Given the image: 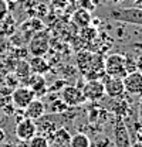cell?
<instances>
[{"instance_id": "cell-7", "label": "cell", "mask_w": 142, "mask_h": 147, "mask_svg": "<svg viewBox=\"0 0 142 147\" xmlns=\"http://www.w3.org/2000/svg\"><path fill=\"white\" fill-rule=\"evenodd\" d=\"M61 99L66 102V105L70 106H80L85 102V98L83 91L78 86H66L61 92Z\"/></svg>"}, {"instance_id": "cell-5", "label": "cell", "mask_w": 142, "mask_h": 147, "mask_svg": "<svg viewBox=\"0 0 142 147\" xmlns=\"http://www.w3.org/2000/svg\"><path fill=\"white\" fill-rule=\"evenodd\" d=\"M36 98V93L29 86H20L16 88L13 93H12V100H13V105L17 108V109H24L33 99Z\"/></svg>"}, {"instance_id": "cell-14", "label": "cell", "mask_w": 142, "mask_h": 147, "mask_svg": "<svg viewBox=\"0 0 142 147\" xmlns=\"http://www.w3.org/2000/svg\"><path fill=\"white\" fill-rule=\"evenodd\" d=\"M51 137H53L54 147H70L71 134L67 131V129H58V130H55Z\"/></svg>"}, {"instance_id": "cell-4", "label": "cell", "mask_w": 142, "mask_h": 147, "mask_svg": "<svg viewBox=\"0 0 142 147\" xmlns=\"http://www.w3.org/2000/svg\"><path fill=\"white\" fill-rule=\"evenodd\" d=\"M37 134V125L33 119L24 117L16 125V137L20 142H29Z\"/></svg>"}, {"instance_id": "cell-18", "label": "cell", "mask_w": 142, "mask_h": 147, "mask_svg": "<svg viewBox=\"0 0 142 147\" xmlns=\"http://www.w3.org/2000/svg\"><path fill=\"white\" fill-rule=\"evenodd\" d=\"M27 147H51V146H50V140L47 137L36 134L33 139L29 140V146Z\"/></svg>"}, {"instance_id": "cell-6", "label": "cell", "mask_w": 142, "mask_h": 147, "mask_svg": "<svg viewBox=\"0 0 142 147\" xmlns=\"http://www.w3.org/2000/svg\"><path fill=\"white\" fill-rule=\"evenodd\" d=\"M83 95L85 100H98L104 96V84L98 79H89L88 82L83 86Z\"/></svg>"}, {"instance_id": "cell-21", "label": "cell", "mask_w": 142, "mask_h": 147, "mask_svg": "<svg viewBox=\"0 0 142 147\" xmlns=\"http://www.w3.org/2000/svg\"><path fill=\"white\" fill-rule=\"evenodd\" d=\"M0 140H4V131L3 130L0 131Z\"/></svg>"}, {"instance_id": "cell-22", "label": "cell", "mask_w": 142, "mask_h": 147, "mask_svg": "<svg viewBox=\"0 0 142 147\" xmlns=\"http://www.w3.org/2000/svg\"><path fill=\"white\" fill-rule=\"evenodd\" d=\"M7 3H13V1H17V0H6Z\"/></svg>"}, {"instance_id": "cell-17", "label": "cell", "mask_w": 142, "mask_h": 147, "mask_svg": "<svg viewBox=\"0 0 142 147\" xmlns=\"http://www.w3.org/2000/svg\"><path fill=\"white\" fill-rule=\"evenodd\" d=\"M30 75H31V69H30L29 61H20L16 65V76L27 79Z\"/></svg>"}, {"instance_id": "cell-19", "label": "cell", "mask_w": 142, "mask_h": 147, "mask_svg": "<svg viewBox=\"0 0 142 147\" xmlns=\"http://www.w3.org/2000/svg\"><path fill=\"white\" fill-rule=\"evenodd\" d=\"M51 112L53 113H63V112H66V110L68 109V106L66 105V102L63 100V99H60V100H54L53 103H51Z\"/></svg>"}, {"instance_id": "cell-20", "label": "cell", "mask_w": 142, "mask_h": 147, "mask_svg": "<svg viewBox=\"0 0 142 147\" xmlns=\"http://www.w3.org/2000/svg\"><path fill=\"white\" fill-rule=\"evenodd\" d=\"M7 13H9V3L6 0H0V20L6 17Z\"/></svg>"}, {"instance_id": "cell-11", "label": "cell", "mask_w": 142, "mask_h": 147, "mask_svg": "<svg viewBox=\"0 0 142 147\" xmlns=\"http://www.w3.org/2000/svg\"><path fill=\"white\" fill-rule=\"evenodd\" d=\"M114 131H115V144H117V147H129L128 130H126L124 122L121 119L117 120V125H115Z\"/></svg>"}, {"instance_id": "cell-1", "label": "cell", "mask_w": 142, "mask_h": 147, "mask_svg": "<svg viewBox=\"0 0 142 147\" xmlns=\"http://www.w3.org/2000/svg\"><path fill=\"white\" fill-rule=\"evenodd\" d=\"M109 18L114 21H119L124 24L142 26V7H121L109 11Z\"/></svg>"}, {"instance_id": "cell-23", "label": "cell", "mask_w": 142, "mask_h": 147, "mask_svg": "<svg viewBox=\"0 0 142 147\" xmlns=\"http://www.w3.org/2000/svg\"><path fill=\"white\" fill-rule=\"evenodd\" d=\"M1 82H3V78H1V75H0V85H1Z\"/></svg>"}, {"instance_id": "cell-10", "label": "cell", "mask_w": 142, "mask_h": 147, "mask_svg": "<svg viewBox=\"0 0 142 147\" xmlns=\"http://www.w3.org/2000/svg\"><path fill=\"white\" fill-rule=\"evenodd\" d=\"M46 113V106L40 99H33L26 108H24V117L33 119V120H38L44 116Z\"/></svg>"}, {"instance_id": "cell-2", "label": "cell", "mask_w": 142, "mask_h": 147, "mask_svg": "<svg viewBox=\"0 0 142 147\" xmlns=\"http://www.w3.org/2000/svg\"><path fill=\"white\" fill-rule=\"evenodd\" d=\"M126 58L119 54H112L106 57L104 61V71L106 76H115V78H124L128 74L126 71Z\"/></svg>"}, {"instance_id": "cell-13", "label": "cell", "mask_w": 142, "mask_h": 147, "mask_svg": "<svg viewBox=\"0 0 142 147\" xmlns=\"http://www.w3.org/2000/svg\"><path fill=\"white\" fill-rule=\"evenodd\" d=\"M27 79H29V88L34 93H43V92L46 91L47 82H46V79H44L43 75H40V74H31Z\"/></svg>"}, {"instance_id": "cell-16", "label": "cell", "mask_w": 142, "mask_h": 147, "mask_svg": "<svg viewBox=\"0 0 142 147\" xmlns=\"http://www.w3.org/2000/svg\"><path fill=\"white\" fill-rule=\"evenodd\" d=\"M70 147H91V140L87 134L84 133H77L71 136L70 139Z\"/></svg>"}, {"instance_id": "cell-8", "label": "cell", "mask_w": 142, "mask_h": 147, "mask_svg": "<svg viewBox=\"0 0 142 147\" xmlns=\"http://www.w3.org/2000/svg\"><path fill=\"white\" fill-rule=\"evenodd\" d=\"M104 84V91L105 95L109 98H119L125 93V86L122 78H115V76H106Z\"/></svg>"}, {"instance_id": "cell-3", "label": "cell", "mask_w": 142, "mask_h": 147, "mask_svg": "<svg viewBox=\"0 0 142 147\" xmlns=\"http://www.w3.org/2000/svg\"><path fill=\"white\" fill-rule=\"evenodd\" d=\"M50 48V37L46 31H38L36 33L31 41H30V45H29V51L33 57H44L47 54Z\"/></svg>"}, {"instance_id": "cell-15", "label": "cell", "mask_w": 142, "mask_h": 147, "mask_svg": "<svg viewBox=\"0 0 142 147\" xmlns=\"http://www.w3.org/2000/svg\"><path fill=\"white\" fill-rule=\"evenodd\" d=\"M72 21L78 26V27H87L91 26V14L85 9H78L74 14H72Z\"/></svg>"}, {"instance_id": "cell-12", "label": "cell", "mask_w": 142, "mask_h": 147, "mask_svg": "<svg viewBox=\"0 0 142 147\" xmlns=\"http://www.w3.org/2000/svg\"><path fill=\"white\" fill-rule=\"evenodd\" d=\"M29 65H30V69L31 74H40V75H44L46 72H48L50 67H48V62L44 57H33L30 61H29Z\"/></svg>"}, {"instance_id": "cell-9", "label": "cell", "mask_w": 142, "mask_h": 147, "mask_svg": "<svg viewBox=\"0 0 142 147\" xmlns=\"http://www.w3.org/2000/svg\"><path fill=\"white\" fill-rule=\"evenodd\" d=\"M124 86H125V92L128 93H132V95H137V93H141L142 92V74L138 71H132V72L126 74L124 78Z\"/></svg>"}]
</instances>
